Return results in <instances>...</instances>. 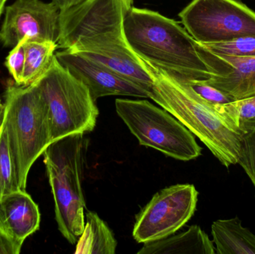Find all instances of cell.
Segmentation results:
<instances>
[{
	"label": "cell",
	"mask_w": 255,
	"mask_h": 254,
	"mask_svg": "<svg viewBox=\"0 0 255 254\" xmlns=\"http://www.w3.org/2000/svg\"><path fill=\"white\" fill-rule=\"evenodd\" d=\"M176 79V78H175ZM182 81V80H181ZM190 86L199 96L202 97L205 101L214 105L227 104L235 101V98L226 92L205 83L204 81L189 80L182 81Z\"/></svg>",
	"instance_id": "obj_22"
},
{
	"label": "cell",
	"mask_w": 255,
	"mask_h": 254,
	"mask_svg": "<svg viewBox=\"0 0 255 254\" xmlns=\"http://www.w3.org/2000/svg\"><path fill=\"white\" fill-rule=\"evenodd\" d=\"M55 57L61 66L88 88L95 101L109 95L149 98L148 92L137 84L85 55L64 49L57 52Z\"/></svg>",
	"instance_id": "obj_11"
},
{
	"label": "cell",
	"mask_w": 255,
	"mask_h": 254,
	"mask_svg": "<svg viewBox=\"0 0 255 254\" xmlns=\"http://www.w3.org/2000/svg\"><path fill=\"white\" fill-rule=\"evenodd\" d=\"M83 1L85 0H52V2L58 7L60 11H61L77 5Z\"/></svg>",
	"instance_id": "obj_25"
},
{
	"label": "cell",
	"mask_w": 255,
	"mask_h": 254,
	"mask_svg": "<svg viewBox=\"0 0 255 254\" xmlns=\"http://www.w3.org/2000/svg\"><path fill=\"white\" fill-rule=\"evenodd\" d=\"M118 116L141 146L152 148L178 160L189 161L202 154L194 135L165 109L147 100L118 98Z\"/></svg>",
	"instance_id": "obj_7"
},
{
	"label": "cell",
	"mask_w": 255,
	"mask_h": 254,
	"mask_svg": "<svg viewBox=\"0 0 255 254\" xmlns=\"http://www.w3.org/2000/svg\"><path fill=\"white\" fill-rule=\"evenodd\" d=\"M214 242L198 225L157 241L144 243L137 254H214Z\"/></svg>",
	"instance_id": "obj_14"
},
{
	"label": "cell",
	"mask_w": 255,
	"mask_h": 254,
	"mask_svg": "<svg viewBox=\"0 0 255 254\" xmlns=\"http://www.w3.org/2000/svg\"><path fill=\"white\" fill-rule=\"evenodd\" d=\"M202 45L217 55L255 57V37H238L226 41Z\"/></svg>",
	"instance_id": "obj_20"
},
{
	"label": "cell",
	"mask_w": 255,
	"mask_h": 254,
	"mask_svg": "<svg viewBox=\"0 0 255 254\" xmlns=\"http://www.w3.org/2000/svg\"><path fill=\"white\" fill-rule=\"evenodd\" d=\"M38 206L22 189L0 198V226L16 243L24 241L40 228Z\"/></svg>",
	"instance_id": "obj_13"
},
{
	"label": "cell",
	"mask_w": 255,
	"mask_h": 254,
	"mask_svg": "<svg viewBox=\"0 0 255 254\" xmlns=\"http://www.w3.org/2000/svg\"><path fill=\"white\" fill-rule=\"evenodd\" d=\"M211 233L216 254H255V235L243 227L239 218L216 221Z\"/></svg>",
	"instance_id": "obj_15"
},
{
	"label": "cell",
	"mask_w": 255,
	"mask_h": 254,
	"mask_svg": "<svg viewBox=\"0 0 255 254\" xmlns=\"http://www.w3.org/2000/svg\"><path fill=\"white\" fill-rule=\"evenodd\" d=\"M19 189L16 168L3 124L0 131V198Z\"/></svg>",
	"instance_id": "obj_19"
},
{
	"label": "cell",
	"mask_w": 255,
	"mask_h": 254,
	"mask_svg": "<svg viewBox=\"0 0 255 254\" xmlns=\"http://www.w3.org/2000/svg\"><path fill=\"white\" fill-rule=\"evenodd\" d=\"M197 190L192 184H177L156 193L136 215L133 239L147 243L166 238L181 229L196 211Z\"/></svg>",
	"instance_id": "obj_9"
},
{
	"label": "cell",
	"mask_w": 255,
	"mask_h": 254,
	"mask_svg": "<svg viewBox=\"0 0 255 254\" xmlns=\"http://www.w3.org/2000/svg\"><path fill=\"white\" fill-rule=\"evenodd\" d=\"M4 104H2L1 99H0V131H1V127L4 122Z\"/></svg>",
	"instance_id": "obj_26"
},
{
	"label": "cell",
	"mask_w": 255,
	"mask_h": 254,
	"mask_svg": "<svg viewBox=\"0 0 255 254\" xmlns=\"http://www.w3.org/2000/svg\"><path fill=\"white\" fill-rule=\"evenodd\" d=\"M22 246L10 238L0 226V254H19Z\"/></svg>",
	"instance_id": "obj_24"
},
{
	"label": "cell",
	"mask_w": 255,
	"mask_h": 254,
	"mask_svg": "<svg viewBox=\"0 0 255 254\" xmlns=\"http://www.w3.org/2000/svg\"><path fill=\"white\" fill-rule=\"evenodd\" d=\"M124 26L128 45L141 59L179 80L204 81L210 77L197 41L177 21L133 6Z\"/></svg>",
	"instance_id": "obj_1"
},
{
	"label": "cell",
	"mask_w": 255,
	"mask_h": 254,
	"mask_svg": "<svg viewBox=\"0 0 255 254\" xmlns=\"http://www.w3.org/2000/svg\"><path fill=\"white\" fill-rule=\"evenodd\" d=\"M197 47L210 71L205 83L235 100L255 95V57L217 55L198 42Z\"/></svg>",
	"instance_id": "obj_12"
},
{
	"label": "cell",
	"mask_w": 255,
	"mask_h": 254,
	"mask_svg": "<svg viewBox=\"0 0 255 254\" xmlns=\"http://www.w3.org/2000/svg\"><path fill=\"white\" fill-rule=\"evenodd\" d=\"M37 86L49 113L52 142L75 134L91 132L100 112L88 88L60 64L56 57Z\"/></svg>",
	"instance_id": "obj_6"
},
{
	"label": "cell",
	"mask_w": 255,
	"mask_h": 254,
	"mask_svg": "<svg viewBox=\"0 0 255 254\" xmlns=\"http://www.w3.org/2000/svg\"><path fill=\"white\" fill-rule=\"evenodd\" d=\"M86 152L84 134H75L52 142L43 154L58 230L72 245L77 243L85 229L82 185Z\"/></svg>",
	"instance_id": "obj_3"
},
{
	"label": "cell",
	"mask_w": 255,
	"mask_h": 254,
	"mask_svg": "<svg viewBox=\"0 0 255 254\" xmlns=\"http://www.w3.org/2000/svg\"><path fill=\"white\" fill-rule=\"evenodd\" d=\"M178 16L202 44L255 37V11L241 0H192Z\"/></svg>",
	"instance_id": "obj_8"
},
{
	"label": "cell",
	"mask_w": 255,
	"mask_h": 254,
	"mask_svg": "<svg viewBox=\"0 0 255 254\" xmlns=\"http://www.w3.org/2000/svg\"><path fill=\"white\" fill-rule=\"evenodd\" d=\"M28 38L21 40L16 46L12 48L5 61V66L16 85L21 86L24 67H25V43Z\"/></svg>",
	"instance_id": "obj_23"
},
{
	"label": "cell",
	"mask_w": 255,
	"mask_h": 254,
	"mask_svg": "<svg viewBox=\"0 0 255 254\" xmlns=\"http://www.w3.org/2000/svg\"><path fill=\"white\" fill-rule=\"evenodd\" d=\"M6 1H7V0H0V16H1L3 10H4V4H5Z\"/></svg>",
	"instance_id": "obj_27"
},
{
	"label": "cell",
	"mask_w": 255,
	"mask_h": 254,
	"mask_svg": "<svg viewBox=\"0 0 255 254\" xmlns=\"http://www.w3.org/2000/svg\"><path fill=\"white\" fill-rule=\"evenodd\" d=\"M59 34L60 10L52 1L16 0L5 8L0 42L11 48L25 38L58 43Z\"/></svg>",
	"instance_id": "obj_10"
},
{
	"label": "cell",
	"mask_w": 255,
	"mask_h": 254,
	"mask_svg": "<svg viewBox=\"0 0 255 254\" xmlns=\"http://www.w3.org/2000/svg\"><path fill=\"white\" fill-rule=\"evenodd\" d=\"M142 61L153 79L149 98L180 121L225 167L238 164L242 134L185 82Z\"/></svg>",
	"instance_id": "obj_2"
},
{
	"label": "cell",
	"mask_w": 255,
	"mask_h": 254,
	"mask_svg": "<svg viewBox=\"0 0 255 254\" xmlns=\"http://www.w3.org/2000/svg\"><path fill=\"white\" fill-rule=\"evenodd\" d=\"M215 108L243 136L255 130V95L215 106Z\"/></svg>",
	"instance_id": "obj_18"
},
{
	"label": "cell",
	"mask_w": 255,
	"mask_h": 254,
	"mask_svg": "<svg viewBox=\"0 0 255 254\" xmlns=\"http://www.w3.org/2000/svg\"><path fill=\"white\" fill-rule=\"evenodd\" d=\"M238 164L245 170L255 188V130L243 136Z\"/></svg>",
	"instance_id": "obj_21"
},
{
	"label": "cell",
	"mask_w": 255,
	"mask_h": 254,
	"mask_svg": "<svg viewBox=\"0 0 255 254\" xmlns=\"http://www.w3.org/2000/svg\"><path fill=\"white\" fill-rule=\"evenodd\" d=\"M133 4V0H85L61 10L58 47L80 53L127 45L124 20Z\"/></svg>",
	"instance_id": "obj_5"
},
{
	"label": "cell",
	"mask_w": 255,
	"mask_h": 254,
	"mask_svg": "<svg viewBox=\"0 0 255 254\" xmlns=\"http://www.w3.org/2000/svg\"><path fill=\"white\" fill-rule=\"evenodd\" d=\"M118 242L107 224L97 213L88 211L75 254H115Z\"/></svg>",
	"instance_id": "obj_16"
},
{
	"label": "cell",
	"mask_w": 255,
	"mask_h": 254,
	"mask_svg": "<svg viewBox=\"0 0 255 254\" xmlns=\"http://www.w3.org/2000/svg\"><path fill=\"white\" fill-rule=\"evenodd\" d=\"M58 47V43L53 42L25 40V67L21 86H30L47 72Z\"/></svg>",
	"instance_id": "obj_17"
},
{
	"label": "cell",
	"mask_w": 255,
	"mask_h": 254,
	"mask_svg": "<svg viewBox=\"0 0 255 254\" xmlns=\"http://www.w3.org/2000/svg\"><path fill=\"white\" fill-rule=\"evenodd\" d=\"M4 124L19 189L25 190L34 163L52 143L47 106L35 85L9 83L4 95Z\"/></svg>",
	"instance_id": "obj_4"
}]
</instances>
